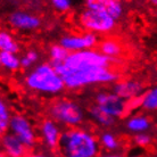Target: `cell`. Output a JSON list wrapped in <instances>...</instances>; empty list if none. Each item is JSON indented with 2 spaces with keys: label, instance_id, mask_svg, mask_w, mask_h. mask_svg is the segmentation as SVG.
Wrapping results in <instances>:
<instances>
[{
  "label": "cell",
  "instance_id": "6da1fadb",
  "mask_svg": "<svg viewBox=\"0 0 157 157\" xmlns=\"http://www.w3.org/2000/svg\"><path fill=\"white\" fill-rule=\"evenodd\" d=\"M100 142L90 131L68 128L63 131L58 149L63 157H97Z\"/></svg>",
  "mask_w": 157,
  "mask_h": 157
},
{
  "label": "cell",
  "instance_id": "7a4b0ae2",
  "mask_svg": "<svg viewBox=\"0 0 157 157\" xmlns=\"http://www.w3.org/2000/svg\"><path fill=\"white\" fill-rule=\"evenodd\" d=\"M62 75L67 89L75 90L94 84H107L118 81V74L110 67H97L86 70H67L63 64L54 66Z\"/></svg>",
  "mask_w": 157,
  "mask_h": 157
},
{
  "label": "cell",
  "instance_id": "3957f363",
  "mask_svg": "<svg viewBox=\"0 0 157 157\" xmlns=\"http://www.w3.org/2000/svg\"><path fill=\"white\" fill-rule=\"evenodd\" d=\"M24 84L31 91L55 96L66 88L62 75L50 63H42L30 70L24 78Z\"/></svg>",
  "mask_w": 157,
  "mask_h": 157
},
{
  "label": "cell",
  "instance_id": "277c9868",
  "mask_svg": "<svg viewBox=\"0 0 157 157\" xmlns=\"http://www.w3.org/2000/svg\"><path fill=\"white\" fill-rule=\"evenodd\" d=\"M51 120L67 128H78L84 121V110L78 102L60 98L50 104L48 108Z\"/></svg>",
  "mask_w": 157,
  "mask_h": 157
},
{
  "label": "cell",
  "instance_id": "5b68a950",
  "mask_svg": "<svg viewBox=\"0 0 157 157\" xmlns=\"http://www.w3.org/2000/svg\"><path fill=\"white\" fill-rule=\"evenodd\" d=\"M112 62H113L112 59L94 48V49L70 52L63 65L67 70H86V68H97V67H110Z\"/></svg>",
  "mask_w": 157,
  "mask_h": 157
},
{
  "label": "cell",
  "instance_id": "8992f818",
  "mask_svg": "<svg viewBox=\"0 0 157 157\" xmlns=\"http://www.w3.org/2000/svg\"><path fill=\"white\" fill-rule=\"evenodd\" d=\"M78 23L86 32L104 34L110 32L116 25V20L107 12L86 8L78 17Z\"/></svg>",
  "mask_w": 157,
  "mask_h": 157
},
{
  "label": "cell",
  "instance_id": "52a82bcc",
  "mask_svg": "<svg viewBox=\"0 0 157 157\" xmlns=\"http://www.w3.org/2000/svg\"><path fill=\"white\" fill-rule=\"evenodd\" d=\"M94 105L100 107L104 112L114 118L124 116L129 109L128 101L122 99L113 91H99L94 97Z\"/></svg>",
  "mask_w": 157,
  "mask_h": 157
},
{
  "label": "cell",
  "instance_id": "ba28073f",
  "mask_svg": "<svg viewBox=\"0 0 157 157\" xmlns=\"http://www.w3.org/2000/svg\"><path fill=\"white\" fill-rule=\"evenodd\" d=\"M9 132L20 139L29 149L33 148L36 144V133L31 122L24 115L15 114L12 116L9 123Z\"/></svg>",
  "mask_w": 157,
  "mask_h": 157
},
{
  "label": "cell",
  "instance_id": "9c48e42d",
  "mask_svg": "<svg viewBox=\"0 0 157 157\" xmlns=\"http://www.w3.org/2000/svg\"><path fill=\"white\" fill-rule=\"evenodd\" d=\"M59 44H62L70 52L94 49L98 44V36L91 32H86L83 34H71L60 38Z\"/></svg>",
  "mask_w": 157,
  "mask_h": 157
},
{
  "label": "cell",
  "instance_id": "30bf717a",
  "mask_svg": "<svg viewBox=\"0 0 157 157\" xmlns=\"http://www.w3.org/2000/svg\"><path fill=\"white\" fill-rule=\"evenodd\" d=\"M8 24L20 31H33L40 26L41 21L36 15L23 10H15L8 16Z\"/></svg>",
  "mask_w": 157,
  "mask_h": 157
},
{
  "label": "cell",
  "instance_id": "8fae6325",
  "mask_svg": "<svg viewBox=\"0 0 157 157\" xmlns=\"http://www.w3.org/2000/svg\"><path fill=\"white\" fill-rule=\"evenodd\" d=\"M40 137L42 140L43 145L49 149L58 148L59 140L62 137V131L59 129L58 123L54 120H44L40 124Z\"/></svg>",
  "mask_w": 157,
  "mask_h": 157
},
{
  "label": "cell",
  "instance_id": "7c38bea8",
  "mask_svg": "<svg viewBox=\"0 0 157 157\" xmlns=\"http://www.w3.org/2000/svg\"><path fill=\"white\" fill-rule=\"evenodd\" d=\"M113 92L120 96L122 99L130 101L132 99L141 97L145 90L144 86L134 80H118L113 86Z\"/></svg>",
  "mask_w": 157,
  "mask_h": 157
},
{
  "label": "cell",
  "instance_id": "4fadbf2b",
  "mask_svg": "<svg viewBox=\"0 0 157 157\" xmlns=\"http://www.w3.org/2000/svg\"><path fill=\"white\" fill-rule=\"evenodd\" d=\"M1 148L6 157H25L28 147L12 132H6L1 138Z\"/></svg>",
  "mask_w": 157,
  "mask_h": 157
},
{
  "label": "cell",
  "instance_id": "5bb4252c",
  "mask_svg": "<svg viewBox=\"0 0 157 157\" xmlns=\"http://www.w3.org/2000/svg\"><path fill=\"white\" fill-rule=\"evenodd\" d=\"M86 8L107 12L117 21L123 15V6L120 0H84Z\"/></svg>",
  "mask_w": 157,
  "mask_h": 157
},
{
  "label": "cell",
  "instance_id": "9a60e30c",
  "mask_svg": "<svg viewBox=\"0 0 157 157\" xmlns=\"http://www.w3.org/2000/svg\"><path fill=\"white\" fill-rule=\"evenodd\" d=\"M125 128L131 133L138 134L147 132L150 129V120L144 114L131 115L125 122Z\"/></svg>",
  "mask_w": 157,
  "mask_h": 157
},
{
  "label": "cell",
  "instance_id": "2e32d148",
  "mask_svg": "<svg viewBox=\"0 0 157 157\" xmlns=\"http://www.w3.org/2000/svg\"><path fill=\"white\" fill-rule=\"evenodd\" d=\"M89 116L94 123H97L98 125L104 126V128H109L115 123V120L116 118L112 117L110 115H108L106 112L98 107L97 105H94V106L90 107L89 109Z\"/></svg>",
  "mask_w": 157,
  "mask_h": 157
},
{
  "label": "cell",
  "instance_id": "e0dca14e",
  "mask_svg": "<svg viewBox=\"0 0 157 157\" xmlns=\"http://www.w3.org/2000/svg\"><path fill=\"white\" fill-rule=\"evenodd\" d=\"M98 50L100 51L101 54H104L106 57H108V58L112 59V60L114 62L115 59L121 55L122 47L117 41H115V40H113V39H107L100 42Z\"/></svg>",
  "mask_w": 157,
  "mask_h": 157
},
{
  "label": "cell",
  "instance_id": "ac0fdd59",
  "mask_svg": "<svg viewBox=\"0 0 157 157\" xmlns=\"http://www.w3.org/2000/svg\"><path fill=\"white\" fill-rule=\"evenodd\" d=\"M140 108L147 112L157 110V86L144 92L140 98Z\"/></svg>",
  "mask_w": 157,
  "mask_h": 157
},
{
  "label": "cell",
  "instance_id": "d6986e66",
  "mask_svg": "<svg viewBox=\"0 0 157 157\" xmlns=\"http://www.w3.org/2000/svg\"><path fill=\"white\" fill-rule=\"evenodd\" d=\"M0 64L5 70L9 72H17L21 67V58L17 54L0 51Z\"/></svg>",
  "mask_w": 157,
  "mask_h": 157
},
{
  "label": "cell",
  "instance_id": "ffe728a7",
  "mask_svg": "<svg viewBox=\"0 0 157 157\" xmlns=\"http://www.w3.org/2000/svg\"><path fill=\"white\" fill-rule=\"evenodd\" d=\"M70 55V51H67L62 44H52L49 48V59L52 66H57L59 64L65 63Z\"/></svg>",
  "mask_w": 157,
  "mask_h": 157
},
{
  "label": "cell",
  "instance_id": "44dd1931",
  "mask_svg": "<svg viewBox=\"0 0 157 157\" xmlns=\"http://www.w3.org/2000/svg\"><path fill=\"white\" fill-rule=\"evenodd\" d=\"M0 49L1 51L17 54L20 51V44L13 38V36L9 32L1 31L0 33Z\"/></svg>",
  "mask_w": 157,
  "mask_h": 157
},
{
  "label": "cell",
  "instance_id": "7402d4cb",
  "mask_svg": "<svg viewBox=\"0 0 157 157\" xmlns=\"http://www.w3.org/2000/svg\"><path fill=\"white\" fill-rule=\"evenodd\" d=\"M99 142L100 145L108 151H115L118 149L120 147V142H118L117 138L114 133H112L109 131H105L100 134L99 138Z\"/></svg>",
  "mask_w": 157,
  "mask_h": 157
},
{
  "label": "cell",
  "instance_id": "603a6c76",
  "mask_svg": "<svg viewBox=\"0 0 157 157\" xmlns=\"http://www.w3.org/2000/svg\"><path fill=\"white\" fill-rule=\"evenodd\" d=\"M12 116L13 115L10 114L6 101L1 100L0 101V131L2 134L9 131V123H10Z\"/></svg>",
  "mask_w": 157,
  "mask_h": 157
},
{
  "label": "cell",
  "instance_id": "cb8c5ba5",
  "mask_svg": "<svg viewBox=\"0 0 157 157\" xmlns=\"http://www.w3.org/2000/svg\"><path fill=\"white\" fill-rule=\"evenodd\" d=\"M39 60V52L34 49H30L21 57V67L23 70H32Z\"/></svg>",
  "mask_w": 157,
  "mask_h": 157
},
{
  "label": "cell",
  "instance_id": "d4e9b609",
  "mask_svg": "<svg viewBox=\"0 0 157 157\" xmlns=\"http://www.w3.org/2000/svg\"><path fill=\"white\" fill-rule=\"evenodd\" d=\"M50 2L52 5V7L60 13H65L67 10H70V8L72 6V0H50Z\"/></svg>",
  "mask_w": 157,
  "mask_h": 157
},
{
  "label": "cell",
  "instance_id": "484cf974",
  "mask_svg": "<svg viewBox=\"0 0 157 157\" xmlns=\"http://www.w3.org/2000/svg\"><path fill=\"white\" fill-rule=\"evenodd\" d=\"M134 144L139 147H147L151 142V137L147 132L144 133H138L134 136Z\"/></svg>",
  "mask_w": 157,
  "mask_h": 157
},
{
  "label": "cell",
  "instance_id": "4316f807",
  "mask_svg": "<svg viewBox=\"0 0 157 157\" xmlns=\"http://www.w3.org/2000/svg\"><path fill=\"white\" fill-rule=\"evenodd\" d=\"M98 157H123L121 154L118 153H115V151H108L106 154H101V155H99Z\"/></svg>",
  "mask_w": 157,
  "mask_h": 157
},
{
  "label": "cell",
  "instance_id": "83f0119b",
  "mask_svg": "<svg viewBox=\"0 0 157 157\" xmlns=\"http://www.w3.org/2000/svg\"><path fill=\"white\" fill-rule=\"evenodd\" d=\"M25 157H49V156L43 153H34V151H33V153L28 154Z\"/></svg>",
  "mask_w": 157,
  "mask_h": 157
},
{
  "label": "cell",
  "instance_id": "f1b7e54d",
  "mask_svg": "<svg viewBox=\"0 0 157 157\" xmlns=\"http://www.w3.org/2000/svg\"><path fill=\"white\" fill-rule=\"evenodd\" d=\"M149 1L154 5V6H156L157 7V0H149Z\"/></svg>",
  "mask_w": 157,
  "mask_h": 157
},
{
  "label": "cell",
  "instance_id": "f546056e",
  "mask_svg": "<svg viewBox=\"0 0 157 157\" xmlns=\"http://www.w3.org/2000/svg\"><path fill=\"white\" fill-rule=\"evenodd\" d=\"M130 157H145L144 155H131Z\"/></svg>",
  "mask_w": 157,
  "mask_h": 157
}]
</instances>
